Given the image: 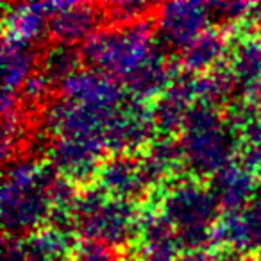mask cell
I'll use <instances>...</instances> for the list:
<instances>
[{
    "label": "cell",
    "mask_w": 261,
    "mask_h": 261,
    "mask_svg": "<svg viewBox=\"0 0 261 261\" xmlns=\"http://www.w3.org/2000/svg\"><path fill=\"white\" fill-rule=\"evenodd\" d=\"M91 25V13L88 11H73L61 13L59 22L54 23L56 31L65 38H77Z\"/></svg>",
    "instance_id": "obj_2"
},
{
    "label": "cell",
    "mask_w": 261,
    "mask_h": 261,
    "mask_svg": "<svg viewBox=\"0 0 261 261\" xmlns=\"http://www.w3.org/2000/svg\"><path fill=\"white\" fill-rule=\"evenodd\" d=\"M185 9L186 6H168L167 13H165L163 27L165 33L170 34L172 40H188L197 33V27L200 25V16L195 11L190 15L188 20H185Z\"/></svg>",
    "instance_id": "obj_1"
}]
</instances>
